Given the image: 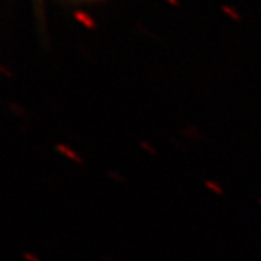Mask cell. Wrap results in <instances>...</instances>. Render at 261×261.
Segmentation results:
<instances>
[{"instance_id":"6da1fadb","label":"cell","mask_w":261,"mask_h":261,"mask_svg":"<svg viewBox=\"0 0 261 261\" xmlns=\"http://www.w3.org/2000/svg\"><path fill=\"white\" fill-rule=\"evenodd\" d=\"M57 151L60 152V154H63V155H65L67 159L73 160L74 163H77V164H80V166H83L84 164V160L77 154V152H74V149H71L70 147H67L65 144H57L56 145Z\"/></svg>"},{"instance_id":"7a4b0ae2","label":"cell","mask_w":261,"mask_h":261,"mask_svg":"<svg viewBox=\"0 0 261 261\" xmlns=\"http://www.w3.org/2000/svg\"><path fill=\"white\" fill-rule=\"evenodd\" d=\"M205 186L207 187L209 190H212L214 193H216V195H224V189L219 186L216 181H214V180H206Z\"/></svg>"},{"instance_id":"3957f363","label":"cell","mask_w":261,"mask_h":261,"mask_svg":"<svg viewBox=\"0 0 261 261\" xmlns=\"http://www.w3.org/2000/svg\"><path fill=\"white\" fill-rule=\"evenodd\" d=\"M181 134H183V135H187L190 140H193V141H199L200 138H202L200 132H199V130H197V128H195V126H192V132H189L187 129H183L181 130Z\"/></svg>"},{"instance_id":"277c9868","label":"cell","mask_w":261,"mask_h":261,"mask_svg":"<svg viewBox=\"0 0 261 261\" xmlns=\"http://www.w3.org/2000/svg\"><path fill=\"white\" fill-rule=\"evenodd\" d=\"M108 177L112 178V180H115V181H119V183H123V181H125V178L122 177L121 173L113 171V170H109V171H108Z\"/></svg>"},{"instance_id":"5b68a950","label":"cell","mask_w":261,"mask_h":261,"mask_svg":"<svg viewBox=\"0 0 261 261\" xmlns=\"http://www.w3.org/2000/svg\"><path fill=\"white\" fill-rule=\"evenodd\" d=\"M141 148L145 149L147 152H149V154H152V155H157V149L154 148L152 145H149L148 142H145V141H144V142H141Z\"/></svg>"},{"instance_id":"8992f818","label":"cell","mask_w":261,"mask_h":261,"mask_svg":"<svg viewBox=\"0 0 261 261\" xmlns=\"http://www.w3.org/2000/svg\"><path fill=\"white\" fill-rule=\"evenodd\" d=\"M23 258L27 261H41L38 258V255L32 254V252H23Z\"/></svg>"},{"instance_id":"52a82bcc","label":"cell","mask_w":261,"mask_h":261,"mask_svg":"<svg viewBox=\"0 0 261 261\" xmlns=\"http://www.w3.org/2000/svg\"><path fill=\"white\" fill-rule=\"evenodd\" d=\"M258 203H260V205H261V199H260V200H258Z\"/></svg>"}]
</instances>
